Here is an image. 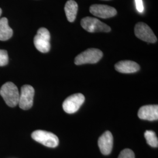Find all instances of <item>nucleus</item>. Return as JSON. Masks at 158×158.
I'll use <instances>...</instances> for the list:
<instances>
[{"mask_svg": "<svg viewBox=\"0 0 158 158\" xmlns=\"http://www.w3.org/2000/svg\"><path fill=\"white\" fill-rule=\"evenodd\" d=\"M0 95L6 104L11 107H14L18 104L19 91L17 86L12 82H7L2 85L0 89Z\"/></svg>", "mask_w": 158, "mask_h": 158, "instance_id": "nucleus-1", "label": "nucleus"}, {"mask_svg": "<svg viewBox=\"0 0 158 158\" xmlns=\"http://www.w3.org/2000/svg\"><path fill=\"white\" fill-rule=\"evenodd\" d=\"M103 56L102 51L90 48L83 52L75 57L74 63L76 65H81L87 63L94 64L100 61Z\"/></svg>", "mask_w": 158, "mask_h": 158, "instance_id": "nucleus-2", "label": "nucleus"}, {"mask_svg": "<svg viewBox=\"0 0 158 158\" xmlns=\"http://www.w3.org/2000/svg\"><path fill=\"white\" fill-rule=\"evenodd\" d=\"M81 25L83 28L91 33L100 32H109L111 31V28L107 24L93 17L83 18L81 21Z\"/></svg>", "mask_w": 158, "mask_h": 158, "instance_id": "nucleus-3", "label": "nucleus"}, {"mask_svg": "<svg viewBox=\"0 0 158 158\" xmlns=\"http://www.w3.org/2000/svg\"><path fill=\"white\" fill-rule=\"evenodd\" d=\"M49 31L45 28H40L34 37V45L38 51L42 53H47L51 49Z\"/></svg>", "mask_w": 158, "mask_h": 158, "instance_id": "nucleus-4", "label": "nucleus"}, {"mask_svg": "<svg viewBox=\"0 0 158 158\" xmlns=\"http://www.w3.org/2000/svg\"><path fill=\"white\" fill-rule=\"evenodd\" d=\"M32 138L35 141L49 148H55L59 145V139L54 134L43 130L35 131L32 134Z\"/></svg>", "mask_w": 158, "mask_h": 158, "instance_id": "nucleus-5", "label": "nucleus"}, {"mask_svg": "<svg viewBox=\"0 0 158 158\" xmlns=\"http://www.w3.org/2000/svg\"><path fill=\"white\" fill-rule=\"evenodd\" d=\"M35 90L30 85H23L21 89L19 98V107L24 110H27L32 107L34 103Z\"/></svg>", "mask_w": 158, "mask_h": 158, "instance_id": "nucleus-6", "label": "nucleus"}, {"mask_svg": "<svg viewBox=\"0 0 158 158\" xmlns=\"http://www.w3.org/2000/svg\"><path fill=\"white\" fill-rule=\"evenodd\" d=\"M134 32L138 38L148 43L155 44L158 40L152 30L145 23H137L135 26Z\"/></svg>", "mask_w": 158, "mask_h": 158, "instance_id": "nucleus-7", "label": "nucleus"}, {"mask_svg": "<svg viewBox=\"0 0 158 158\" xmlns=\"http://www.w3.org/2000/svg\"><path fill=\"white\" fill-rule=\"evenodd\" d=\"M85 100L83 94L81 93L74 94L66 98L63 103V108L66 113L73 114L79 110Z\"/></svg>", "mask_w": 158, "mask_h": 158, "instance_id": "nucleus-8", "label": "nucleus"}, {"mask_svg": "<svg viewBox=\"0 0 158 158\" xmlns=\"http://www.w3.org/2000/svg\"><path fill=\"white\" fill-rule=\"evenodd\" d=\"M90 12L93 15L103 19L114 17L117 14V10L114 8L102 4H93L91 6Z\"/></svg>", "mask_w": 158, "mask_h": 158, "instance_id": "nucleus-9", "label": "nucleus"}, {"mask_svg": "<svg viewBox=\"0 0 158 158\" xmlns=\"http://www.w3.org/2000/svg\"><path fill=\"white\" fill-rule=\"evenodd\" d=\"M98 145L101 152L108 155L111 152L113 147V136L111 132L106 131L98 140Z\"/></svg>", "mask_w": 158, "mask_h": 158, "instance_id": "nucleus-10", "label": "nucleus"}, {"mask_svg": "<svg viewBox=\"0 0 158 158\" xmlns=\"http://www.w3.org/2000/svg\"><path fill=\"white\" fill-rule=\"evenodd\" d=\"M138 117L148 121H156L158 119V105H147L139 108Z\"/></svg>", "mask_w": 158, "mask_h": 158, "instance_id": "nucleus-11", "label": "nucleus"}, {"mask_svg": "<svg viewBox=\"0 0 158 158\" xmlns=\"http://www.w3.org/2000/svg\"><path fill=\"white\" fill-rule=\"evenodd\" d=\"M115 70L122 73H133L139 71V65L134 61L122 60L115 64Z\"/></svg>", "mask_w": 158, "mask_h": 158, "instance_id": "nucleus-12", "label": "nucleus"}, {"mask_svg": "<svg viewBox=\"0 0 158 158\" xmlns=\"http://www.w3.org/2000/svg\"><path fill=\"white\" fill-rule=\"evenodd\" d=\"M78 10V5L74 0H69L64 6V11L68 21L70 23L74 21Z\"/></svg>", "mask_w": 158, "mask_h": 158, "instance_id": "nucleus-13", "label": "nucleus"}, {"mask_svg": "<svg viewBox=\"0 0 158 158\" xmlns=\"http://www.w3.org/2000/svg\"><path fill=\"white\" fill-rule=\"evenodd\" d=\"M12 35L13 31L8 25L7 18H0V40H7L11 38Z\"/></svg>", "mask_w": 158, "mask_h": 158, "instance_id": "nucleus-14", "label": "nucleus"}, {"mask_svg": "<svg viewBox=\"0 0 158 158\" xmlns=\"http://www.w3.org/2000/svg\"><path fill=\"white\" fill-rule=\"evenodd\" d=\"M147 143L151 147L157 148L158 147V139L155 132L153 131L147 130L144 134Z\"/></svg>", "mask_w": 158, "mask_h": 158, "instance_id": "nucleus-15", "label": "nucleus"}, {"mask_svg": "<svg viewBox=\"0 0 158 158\" xmlns=\"http://www.w3.org/2000/svg\"><path fill=\"white\" fill-rule=\"evenodd\" d=\"M8 63L7 51L0 49V66H6Z\"/></svg>", "mask_w": 158, "mask_h": 158, "instance_id": "nucleus-16", "label": "nucleus"}, {"mask_svg": "<svg viewBox=\"0 0 158 158\" xmlns=\"http://www.w3.org/2000/svg\"><path fill=\"white\" fill-rule=\"evenodd\" d=\"M118 158H135V154L130 149H125L120 152Z\"/></svg>", "mask_w": 158, "mask_h": 158, "instance_id": "nucleus-17", "label": "nucleus"}, {"mask_svg": "<svg viewBox=\"0 0 158 158\" xmlns=\"http://www.w3.org/2000/svg\"><path fill=\"white\" fill-rule=\"evenodd\" d=\"M135 1L136 7L137 11L139 13H142L143 11V5L142 0H135Z\"/></svg>", "mask_w": 158, "mask_h": 158, "instance_id": "nucleus-18", "label": "nucleus"}, {"mask_svg": "<svg viewBox=\"0 0 158 158\" xmlns=\"http://www.w3.org/2000/svg\"><path fill=\"white\" fill-rule=\"evenodd\" d=\"M1 13H2V10H1V9L0 8V17H1Z\"/></svg>", "mask_w": 158, "mask_h": 158, "instance_id": "nucleus-19", "label": "nucleus"}]
</instances>
